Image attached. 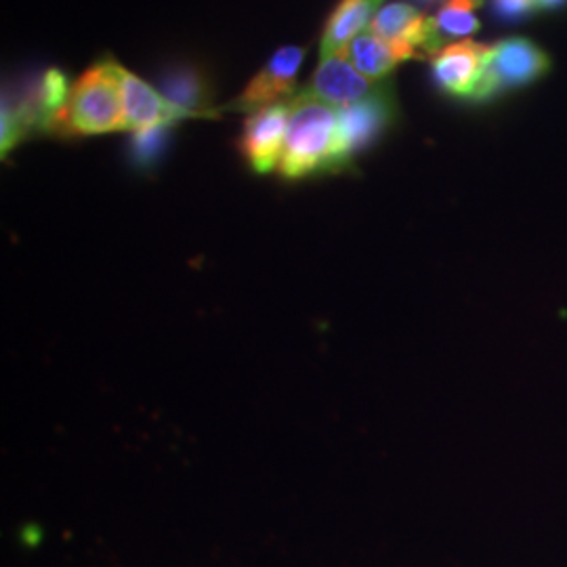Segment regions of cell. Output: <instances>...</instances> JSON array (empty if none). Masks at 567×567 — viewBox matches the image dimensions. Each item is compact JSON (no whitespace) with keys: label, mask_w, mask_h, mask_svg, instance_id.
Wrapping results in <instances>:
<instances>
[{"label":"cell","mask_w":567,"mask_h":567,"mask_svg":"<svg viewBox=\"0 0 567 567\" xmlns=\"http://www.w3.org/2000/svg\"><path fill=\"white\" fill-rule=\"evenodd\" d=\"M339 110L299 93L288 102V131L278 173L284 179H301L316 171H328L337 143Z\"/></svg>","instance_id":"1"},{"label":"cell","mask_w":567,"mask_h":567,"mask_svg":"<svg viewBox=\"0 0 567 567\" xmlns=\"http://www.w3.org/2000/svg\"><path fill=\"white\" fill-rule=\"evenodd\" d=\"M118 65L121 63L114 60L102 61L72 84L70 102L55 126L58 135H103L126 131Z\"/></svg>","instance_id":"2"},{"label":"cell","mask_w":567,"mask_h":567,"mask_svg":"<svg viewBox=\"0 0 567 567\" xmlns=\"http://www.w3.org/2000/svg\"><path fill=\"white\" fill-rule=\"evenodd\" d=\"M393 116L395 102L386 84H379V89L362 102L341 107L330 168H341L370 143L377 142L381 133H385Z\"/></svg>","instance_id":"3"},{"label":"cell","mask_w":567,"mask_h":567,"mask_svg":"<svg viewBox=\"0 0 567 567\" xmlns=\"http://www.w3.org/2000/svg\"><path fill=\"white\" fill-rule=\"evenodd\" d=\"M548 65L547 55L534 42L527 39L501 41L492 47L486 70L471 100L486 102L507 89L529 84L547 74Z\"/></svg>","instance_id":"4"},{"label":"cell","mask_w":567,"mask_h":567,"mask_svg":"<svg viewBox=\"0 0 567 567\" xmlns=\"http://www.w3.org/2000/svg\"><path fill=\"white\" fill-rule=\"evenodd\" d=\"M370 32L410 51L416 60L435 58L444 49V39L437 32L435 18H426L425 13L405 2L383 7L370 21Z\"/></svg>","instance_id":"5"},{"label":"cell","mask_w":567,"mask_h":567,"mask_svg":"<svg viewBox=\"0 0 567 567\" xmlns=\"http://www.w3.org/2000/svg\"><path fill=\"white\" fill-rule=\"evenodd\" d=\"M305 60V49L301 47H284L271 60L267 61L264 70L248 82L243 95L229 105V110L240 112H259L269 105H278L280 100H292L297 86V72Z\"/></svg>","instance_id":"6"},{"label":"cell","mask_w":567,"mask_h":567,"mask_svg":"<svg viewBox=\"0 0 567 567\" xmlns=\"http://www.w3.org/2000/svg\"><path fill=\"white\" fill-rule=\"evenodd\" d=\"M288 131V103L269 105L252 112L244 122L243 150L246 163L257 173L278 168Z\"/></svg>","instance_id":"7"},{"label":"cell","mask_w":567,"mask_h":567,"mask_svg":"<svg viewBox=\"0 0 567 567\" xmlns=\"http://www.w3.org/2000/svg\"><path fill=\"white\" fill-rule=\"evenodd\" d=\"M118 76H121L124 121H126L128 131L142 133V131H150L156 126H171L183 118H194L189 112L168 102L147 82L137 79L122 65H118Z\"/></svg>","instance_id":"8"},{"label":"cell","mask_w":567,"mask_h":567,"mask_svg":"<svg viewBox=\"0 0 567 567\" xmlns=\"http://www.w3.org/2000/svg\"><path fill=\"white\" fill-rule=\"evenodd\" d=\"M492 47L480 42H454L433 58L435 82L454 97H473L480 79L486 70Z\"/></svg>","instance_id":"9"},{"label":"cell","mask_w":567,"mask_h":567,"mask_svg":"<svg viewBox=\"0 0 567 567\" xmlns=\"http://www.w3.org/2000/svg\"><path fill=\"white\" fill-rule=\"evenodd\" d=\"M377 89H379V84L365 79L351 61L347 60L344 55H339V58H322L320 60V65L316 68L311 84L305 89V93L341 110L347 105L362 102Z\"/></svg>","instance_id":"10"},{"label":"cell","mask_w":567,"mask_h":567,"mask_svg":"<svg viewBox=\"0 0 567 567\" xmlns=\"http://www.w3.org/2000/svg\"><path fill=\"white\" fill-rule=\"evenodd\" d=\"M163 95L177 107L196 116H210V82L206 81L203 72L192 63H177L164 70Z\"/></svg>","instance_id":"11"},{"label":"cell","mask_w":567,"mask_h":567,"mask_svg":"<svg viewBox=\"0 0 567 567\" xmlns=\"http://www.w3.org/2000/svg\"><path fill=\"white\" fill-rule=\"evenodd\" d=\"M377 7V0H341L326 23L322 58H347L351 42L362 34Z\"/></svg>","instance_id":"12"},{"label":"cell","mask_w":567,"mask_h":567,"mask_svg":"<svg viewBox=\"0 0 567 567\" xmlns=\"http://www.w3.org/2000/svg\"><path fill=\"white\" fill-rule=\"evenodd\" d=\"M347 60L351 61L365 79L377 82L385 79L386 74L402 61L416 60V58L402 47L383 41L368 30L351 42L347 51Z\"/></svg>","instance_id":"13"},{"label":"cell","mask_w":567,"mask_h":567,"mask_svg":"<svg viewBox=\"0 0 567 567\" xmlns=\"http://www.w3.org/2000/svg\"><path fill=\"white\" fill-rule=\"evenodd\" d=\"M482 7V0H446L440 13L435 16V25L442 39H465L480 30V20L475 11Z\"/></svg>","instance_id":"14"},{"label":"cell","mask_w":567,"mask_h":567,"mask_svg":"<svg viewBox=\"0 0 567 567\" xmlns=\"http://www.w3.org/2000/svg\"><path fill=\"white\" fill-rule=\"evenodd\" d=\"M168 131H171V126H156L150 131L135 133V140L131 145V156L137 166L150 168L158 163L166 142H168Z\"/></svg>","instance_id":"15"},{"label":"cell","mask_w":567,"mask_h":567,"mask_svg":"<svg viewBox=\"0 0 567 567\" xmlns=\"http://www.w3.org/2000/svg\"><path fill=\"white\" fill-rule=\"evenodd\" d=\"M492 2H494V11L503 20H519L527 13L536 11L534 0H492Z\"/></svg>","instance_id":"16"},{"label":"cell","mask_w":567,"mask_h":567,"mask_svg":"<svg viewBox=\"0 0 567 567\" xmlns=\"http://www.w3.org/2000/svg\"><path fill=\"white\" fill-rule=\"evenodd\" d=\"M534 4L540 11H555V9H561L564 4H567V0H534Z\"/></svg>","instance_id":"17"},{"label":"cell","mask_w":567,"mask_h":567,"mask_svg":"<svg viewBox=\"0 0 567 567\" xmlns=\"http://www.w3.org/2000/svg\"><path fill=\"white\" fill-rule=\"evenodd\" d=\"M377 2H381V0H377Z\"/></svg>","instance_id":"18"}]
</instances>
